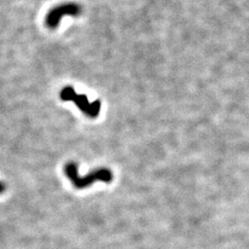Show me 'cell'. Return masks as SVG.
I'll use <instances>...</instances> for the list:
<instances>
[{
	"label": "cell",
	"instance_id": "1",
	"mask_svg": "<svg viewBox=\"0 0 249 249\" xmlns=\"http://www.w3.org/2000/svg\"><path fill=\"white\" fill-rule=\"evenodd\" d=\"M66 177L71 181L73 186L78 189H83L89 187L95 182L110 183L114 176L113 173L107 168H99L89 172L86 176L81 177L79 173L78 164L75 162H69L65 166Z\"/></svg>",
	"mask_w": 249,
	"mask_h": 249
},
{
	"label": "cell",
	"instance_id": "3",
	"mask_svg": "<svg viewBox=\"0 0 249 249\" xmlns=\"http://www.w3.org/2000/svg\"><path fill=\"white\" fill-rule=\"evenodd\" d=\"M82 12V7L75 2L63 3L51 9L45 16V25L49 29L57 28L65 16L78 17Z\"/></svg>",
	"mask_w": 249,
	"mask_h": 249
},
{
	"label": "cell",
	"instance_id": "4",
	"mask_svg": "<svg viewBox=\"0 0 249 249\" xmlns=\"http://www.w3.org/2000/svg\"><path fill=\"white\" fill-rule=\"evenodd\" d=\"M6 190V185L4 182L0 181V194H2Z\"/></svg>",
	"mask_w": 249,
	"mask_h": 249
},
{
	"label": "cell",
	"instance_id": "2",
	"mask_svg": "<svg viewBox=\"0 0 249 249\" xmlns=\"http://www.w3.org/2000/svg\"><path fill=\"white\" fill-rule=\"evenodd\" d=\"M60 99L64 102H73L82 113L90 118H96L101 111V102L90 103L85 94H79L71 86H67L60 90Z\"/></svg>",
	"mask_w": 249,
	"mask_h": 249
}]
</instances>
